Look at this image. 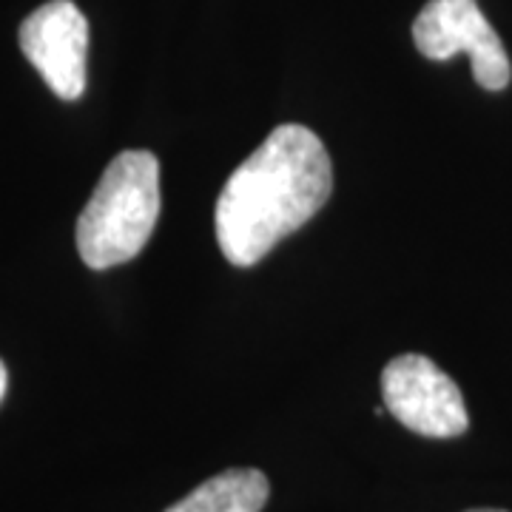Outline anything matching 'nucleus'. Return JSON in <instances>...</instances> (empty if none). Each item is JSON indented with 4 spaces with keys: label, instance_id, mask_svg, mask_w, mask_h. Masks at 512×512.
<instances>
[{
    "label": "nucleus",
    "instance_id": "1",
    "mask_svg": "<svg viewBox=\"0 0 512 512\" xmlns=\"http://www.w3.org/2000/svg\"><path fill=\"white\" fill-rule=\"evenodd\" d=\"M333 163L325 143L299 123L276 126L222 188L214 225L225 259L251 268L330 200Z\"/></svg>",
    "mask_w": 512,
    "mask_h": 512
},
{
    "label": "nucleus",
    "instance_id": "8",
    "mask_svg": "<svg viewBox=\"0 0 512 512\" xmlns=\"http://www.w3.org/2000/svg\"><path fill=\"white\" fill-rule=\"evenodd\" d=\"M467 512H504V510H467Z\"/></svg>",
    "mask_w": 512,
    "mask_h": 512
},
{
    "label": "nucleus",
    "instance_id": "7",
    "mask_svg": "<svg viewBox=\"0 0 512 512\" xmlns=\"http://www.w3.org/2000/svg\"><path fill=\"white\" fill-rule=\"evenodd\" d=\"M6 384H9V376H6V365L0 362V402H3V396H6Z\"/></svg>",
    "mask_w": 512,
    "mask_h": 512
},
{
    "label": "nucleus",
    "instance_id": "2",
    "mask_svg": "<svg viewBox=\"0 0 512 512\" xmlns=\"http://www.w3.org/2000/svg\"><path fill=\"white\" fill-rule=\"evenodd\" d=\"M160 208V160L140 148L117 154L80 211L77 254L92 271L134 259L154 234Z\"/></svg>",
    "mask_w": 512,
    "mask_h": 512
},
{
    "label": "nucleus",
    "instance_id": "3",
    "mask_svg": "<svg viewBox=\"0 0 512 512\" xmlns=\"http://www.w3.org/2000/svg\"><path fill=\"white\" fill-rule=\"evenodd\" d=\"M382 396L393 419L427 439H456L470 427L458 384L421 353L396 356L384 367Z\"/></svg>",
    "mask_w": 512,
    "mask_h": 512
},
{
    "label": "nucleus",
    "instance_id": "4",
    "mask_svg": "<svg viewBox=\"0 0 512 512\" xmlns=\"http://www.w3.org/2000/svg\"><path fill=\"white\" fill-rule=\"evenodd\" d=\"M413 43L427 60H450L467 52L473 60V77L487 92L510 86L507 49L476 0H430L413 23Z\"/></svg>",
    "mask_w": 512,
    "mask_h": 512
},
{
    "label": "nucleus",
    "instance_id": "5",
    "mask_svg": "<svg viewBox=\"0 0 512 512\" xmlns=\"http://www.w3.org/2000/svg\"><path fill=\"white\" fill-rule=\"evenodd\" d=\"M20 49L60 100L86 92L89 20L72 0H49L23 20Z\"/></svg>",
    "mask_w": 512,
    "mask_h": 512
},
{
    "label": "nucleus",
    "instance_id": "6",
    "mask_svg": "<svg viewBox=\"0 0 512 512\" xmlns=\"http://www.w3.org/2000/svg\"><path fill=\"white\" fill-rule=\"evenodd\" d=\"M271 484L259 470H225L165 512H262Z\"/></svg>",
    "mask_w": 512,
    "mask_h": 512
}]
</instances>
